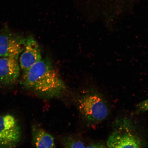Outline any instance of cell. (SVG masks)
Segmentation results:
<instances>
[{"label":"cell","mask_w":148,"mask_h":148,"mask_svg":"<svg viewBox=\"0 0 148 148\" xmlns=\"http://www.w3.org/2000/svg\"><path fill=\"white\" fill-rule=\"evenodd\" d=\"M22 83L47 99L60 97L66 86L48 58L42 60L23 72Z\"/></svg>","instance_id":"cell-1"},{"label":"cell","mask_w":148,"mask_h":148,"mask_svg":"<svg viewBox=\"0 0 148 148\" xmlns=\"http://www.w3.org/2000/svg\"><path fill=\"white\" fill-rule=\"evenodd\" d=\"M77 103L79 113L88 125L97 124L108 116V105L96 90H90L83 92L77 98Z\"/></svg>","instance_id":"cell-2"},{"label":"cell","mask_w":148,"mask_h":148,"mask_svg":"<svg viewBox=\"0 0 148 148\" xmlns=\"http://www.w3.org/2000/svg\"><path fill=\"white\" fill-rule=\"evenodd\" d=\"M21 128L11 114L0 115V147H12L21 139Z\"/></svg>","instance_id":"cell-3"},{"label":"cell","mask_w":148,"mask_h":148,"mask_svg":"<svg viewBox=\"0 0 148 148\" xmlns=\"http://www.w3.org/2000/svg\"><path fill=\"white\" fill-rule=\"evenodd\" d=\"M42 59L41 51L38 42L32 36H29L26 39L20 57V68L25 72Z\"/></svg>","instance_id":"cell-4"},{"label":"cell","mask_w":148,"mask_h":148,"mask_svg":"<svg viewBox=\"0 0 148 148\" xmlns=\"http://www.w3.org/2000/svg\"><path fill=\"white\" fill-rule=\"evenodd\" d=\"M18 57H1L0 83L5 86L14 84L19 77L20 66Z\"/></svg>","instance_id":"cell-5"},{"label":"cell","mask_w":148,"mask_h":148,"mask_svg":"<svg viewBox=\"0 0 148 148\" xmlns=\"http://www.w3.org/2000/svg\"><path fill=\"white\" fill-rule=\"evenodd\" d=\"M25 40L9 33L0 35V56L18 58L23 50Z\"/></svg>","instance_id":"cell-6"},{"label":"cell","mask_w":148,"mask_h":148,"mask_svg":"<svg viewBox=\"0 0 148 148\" xmlns=\"http://www.w3.org/2000/svg\"><path fill=\"white\" fill-rule=\"evenodd\" d=\"M110 148H140L142 147L140 139L129 132H115L109 137L107 143Z\"/></svg>","instance_id":"cell-7"},{"label":"cell","mask_w":148,"mask_h":148,"mask_svg":"<svg viewBox=\"0 0 148 148\" xmlns=\"http://www.w3.org/2000/svg\"><path fill=\"white\" fill-rule=\"evenodd\" d=\"M32 140L33 145L36 148L56 147L53 137L38 125L32 127Z\"/></svg>","instance_id":"cell-8"},{"label":"cell","mask_w":148,"mask_h":148,"mask_svg":"<svg viewBox=\"0 0 148 148\" xmlns=\"http://www.w3.org/2000/svg\"><path fill=\"white\" fill-rule=\"evenodd\" d=\"M63 145L65 148H86V145L82 141L73 136H66L62 138Z\"/></svg>","instance_id":"cell-9"},{"label":"cell","mask_w":148,"mask_h":148,"mask_svg":"<svg viewBox=\"0 0 148 148\" xmlns=\"http://www.w3.org/2000/svg\"><path fill=\"white\" fill-rule=\"evenodd\" d=\"M136 112H144L148 111V99L141 102L137 105Z\"/></svg>","instance_id":"cell-10"},{"label":"cell","mask_w":148,"mask_h":148,"mask_svg":"<svg viewBox=\"0 0 148 148\" xmlns=\"http://www.w3.org/2000/svg\"><path fill=\"white\" fill-rule=\"evenodd\" d=\"M104 147H105L104 145H103L101 143H96V142L90 143L86 147L88 148H100Z\"/></svg>","instance_id":"cell-11"},{"label":"cell","mask_w":148,"mask_h":148,"mask_svg":"<svg viewBox=\"0 0 148 148\" xmlns=\"http://www.w3.org/2000/svg\"><path fill=\"white\" fill-rule=\"evenodd\" d=\"M1 56H0V59H1Z\"/></svg>","instance_id":"cell-12"}]
</instances>
